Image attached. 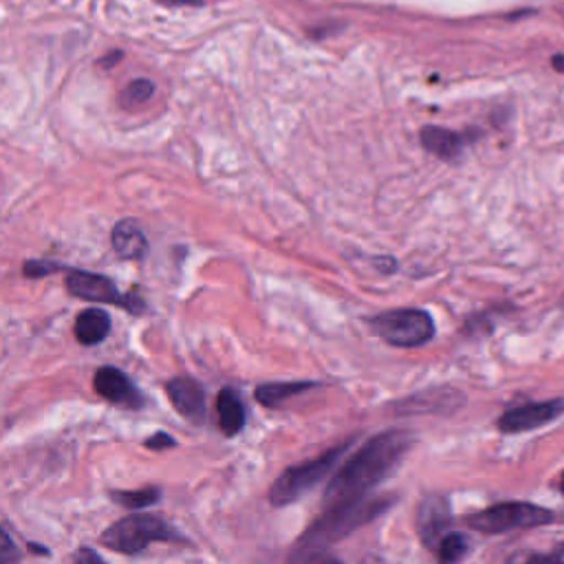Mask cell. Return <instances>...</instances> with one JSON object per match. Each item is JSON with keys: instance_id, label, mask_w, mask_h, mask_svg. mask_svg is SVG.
<instances>
[{"instance_id": "cell-7", "label": "cell", "mask_w": 564, "mask_h": 564, "mask_svg": "<svg viewBox=\"0 0 564 564\" xmlns=\"http://www.w3.org/2000/svg\"><path fill=\"white\" fill-rule=\"evenodd\" d=\"M66 289L82 300L88 302H106V304H117L123 306L132 313L143 311V302H139L132 295H123L112 280L97 275V273H86V271H70L66 275Z\"/></svg>"}, {"instance_id": "cell-17", "label": "cell", "mask_w": 564, "mask_h": 564, "mask_svg": "<svg viewBox=\"0 0 564 564\" xmlns=\"http://www.w3.org/2000/svg\"><path fill=\"white\" fill-rule=\"evenodd\" d=\"M469 551V542L460 531H449L441 544L436 546V555L441 564H458Z\"/></svg>"}, {"instance_id": "cell-2", "label": "cell", "mask_w": 564, "mask_h": 564, "mask_svg": "<svg viewBox=\"0 0 564 564\" xmlns=\"http://www.w3.org/2000/svg\"><path fill=\"white\" fill-rule=\"evenodd\" d=\"M394 502V496H361L355 500L333 505L315 522H311V527L295 540V544L289 551L286 564H308L317 555L328 553V549L335 542L344 540L355 529L379 518Z\"/></svg>"}, {"instance_id": "cell-6", "label": "cell", "mask_w": 564, "mask_h": 564, "mask_svg": "<svg viewBox=\"0 0 564 564\" xmlns=\"http://www.w3.org/2000/svg\"><path fill=\"white\" fill-rule=\"evenodd\" d=\"M370 328L390 346L414 348L434 337V322L421 308H394L379 313L370 319Z\"/></svg>"}, {"instance_id": "cell-11", "label": "cell", "mask_w": 564, "mask_h": 564, "mask_svg": "<svg viewBox=\"0 0 564 564\" xmlns=\"http://www.w3.org/2000/svg\"><path fill=\"white\" fill-rule=\"evenodd\" d=\"M165 390L170 403L183 419L192 423H200L205 419V392L200 383H196L189 377H174L167 381Z\"/></svg>"}, {"instance_id": "cell-18", "label": "cell", "mask_w": 564, "mask_h": 564, "mask_svg": "<svg viewBox=\"0 0 564 564\" xmlns=\"http://www.w3.org/2000/svg\"><path fill=\"white\" fill-rule=\"evenodd\" d=\"M110 498H112V502H117L130 511H141V509L159 502L161 491L156 487H145V489H137V491H112Z\"/></svg>"}, {"instance_id": "cell-24", "label": "cell", "mask_w": 564, "mask_h": 564, "mask_svg": "<svg viewBox=\"0 0 564 564\" xmlns=\"http://www.w3.org/2000/svg\"><path fill=\"white\" fill-rule=\"evenodd\" d=\"M55 269V264H42V262H26L24 264V273L29 275V278H33V275H46L48 271H53Z\"/></svg>"}, {"instance_id": "cell-20", "label": "cell", "mask_w": 564, "mask_h": 564, "mask_svg": "<svg viewBox=\"0 0 564 564\" xmlns=\"http://www.w3.org/2000/svg\"><path fill=\"white\" fill-rule=\"evenodd\" d=\"M152 93H154V84L150 82V79H132L128 86H126V90L121 93V104H126L128 108H132V106H139V104H143L148 97H152Z\"/></svg>"}, {"instance_id": "cell-14", "label": "cell", "mask_w": 564, "mask_h": 564, "mask_svg": "<svg viewBox=\"0 0 564 564\" xmlns=\"http://www.w3.org/2000/svg\"><path fill=\"white\" fill-rule=\"evenodd\" d=\"M112 249L121 258H141L148 251V238L134 220H119L112 229Z\"/></svg>"}, {"instance_id": "cell-12", "label": "cell", "mask_w": 564, "mask_h": 564, "mask_svg": "<svg viewBox=\"0 0 564 564\" xmlns=\"http://www.w3.org/2000/svg\"><path fill=\"white\" fill-rule=\"evenodd\" d=\"M216 412H218V425L225 436H236L245 427L247 410H245V401L236 388H223L218 392Z\"/></svg>"}, {"instance_id": "cell-5", "label": "cell", "mask_w": 564, "mask_h": 564, "mask_svg": "<svg viewBox=\"0 0 564 564\" xmlns=\"http://www.w3.org/2000/svg\"><path fill=\"white\" fill-rule=\"evenodd\" d=\"M348 447H350V441H344L341 445H335L306 463L286 467L273 480V485L269 489V502L273 507H286V505L300 500L304 494H308L317 482H322L333 471L335 463L346 454Z\"/></svg>"}, {"instance_id": "cell-23", "label": "cell", "mask_w": 564, "mask_h": 564, "mask_svg": "<svg viewBox=\"0 0 564 564\" xmlns=\"http://www.w3.org/2000/svg\"><path fill=\"white\" fill-rule=\"evenodd\" d=\"M143 445H145L148 449H165V447H174L176 441H174L170 434H165V432H156V434L148 436Z\"/></svg>"}, {"instance_id": "cell-3", "label": "cell", "mask_w": 564, "mask_h": 564, "mask_svg": "<svg viewBox=\"0 0 564 564\" xmlns=\"http://www.w3.org/2000/svg\"><path fill=\"white\" fill-rule=\"evenodd\" d=\"M101 542L117 553H139L152 542H187L172 524L152 513L134 511L112 522L104 533Z\"/></svg>"}, {"instance_id": "cell-26", "label": "cell", "mask_w": 564, "mask_h": 564, "mask_svg": "<svg viewBox=\"0 0 564 564\" xmlns=\"http://www.w3.org/2000/svg\"><path fill=\"white\" fill-rule=\"evenodd\" d=\"M557 487H560V491L564 494V471L560 474V480H557Z\"/></svg>"}, {"instance_id": "cell-16", "label": "cell", "mask_w": 564, "mask_h": 564, "mask_svg": "<svg viewBox=\"0 0 564 564\" xmlns=\"http://www.w3.org/2000/svg\"><path fill=\"white\" fill-rule=\"evenodd\" d=\"M315 381H282V383H262L256 388L253 397L258 403L267 405V408H278L280 403H284L286 399L302 394L311 388H315Z\"/></svg>"}, {"instance_id": "cell-21", "label": "cell", "mask_w": 564, "mask_h": 564, "mask_svg": "<svg viewBox=\"0 0 564 564\" xmlns=\"http://www.w3.org/2000/svg\"><path fill=\"white\" fill-rule=\"evenodd\" d=\"M18 560H20V553H18V549H15V544H13L11 535H9V531L4 529V531H2V553H0V564H18Z\"/></svg>"}, {"instance_id": "cell-4", "label": "cell", "mask_w": 564, "mask_h": 564, "mask_svg": "<svg viewBox=\"0 0 564 564\" xmlns=\"http://www.w3.org/2000/svg\"><path fill=\"white\" fill-rule=\"evenodd\" d=\"M555 520V513L546 507H540L535 502L527 500H505L489 505L485 509H478L474 513H467L463 522L487 535H498V533H509L516 529H533V527H544Z\"/></svg>"}, {"instance_id": "cell-19", "label": "cell", "mask_w": 564, "mask_h": 564, "mask_svg": "<svg viewBox=\"0 0 564 564\" xmlns=\"http://www.w3.org/2000/svg\"><path fill=\"white\" fill-rule=\"evenodd\" d=\"M507 564H564V551H533V549H520L509 555Z\"/></svg>"}, {"instance_id": "cell-15", "label": "cell", "mask_w": 564, "mask_h": 564, "mask_svg": "<svg viewBox=\"0 0 564 564\" xmlns=\"http://www.w3.org/2000/svg\"><path fill=\"white\" fill-rule=\"evenodd\" d=\"M75 339L84 346H95L110 333V317L101 308H86L75 319Z\"/></svg>"}, {"instance_id": "cell-25", "label": "cell", "mask_w": 564, "mask_h": 564, "mask_svg": "<svg viewBox=\"0 0 564 564\" xmlns=\"http://www.w3.org/2000/svg\"><path fill=\"white\" fill-rule=\"evenodd\" d=\"M308 564H341L337 557H333V555H328V553H324V555H317L315 560H311Z\"/></svg>"}, {"instance_id": "cell-9", "label": "cell", "mask_w": 564, "mask_h": 564, "mask_svg": "<svg viewBox=\"0 0 564 564\" xmlns=\"http://www.w3.org/2000/svg\"><path fill=\"white\" fill-rule=\"evenodd\" d=\"M416 531L421 542L436 551L441 540L452 531V509L445 496H425L416 509Z\"/></svg>"}, {"instance_id": "cell-13", "label": "cell", "mask_w": 564, "mask_h": 564, "mask_svg": "<svg viewBox=\"0 0 564 564\" xmlns=\"http://www.w3.org/2000/svg\"><path fill=\"white\" fill-rule=\"evenodd\" d=\"M421 143L425 145V150H430L434 156L443 159V161H454L465 145V137L447 130V128H438V126H425L421 130Z\"/></svg>"}, {"instance_id": "cell-8", "label": "cell", "mask_w": 564, "mask_h": 564, "mask_svg": "<svg viewBox=\"0 0 564 564\" xmlns=\"http://www.w3.org/2000/svg\"><path fill=\"white\" fill-rule=\"evenodd\" d=\"M562 414H564V399H546V401L522 403L505 410L498 416L496 425L502 434H520V432L542 427Z\"/></svg>"}, {"instance_id": "cell-10", "label": "cell", "mask_w": 564, "mask_h": 564, "mask_svg": "<svg viewBox=\"0 0 564 564\" xmlns=\"http://www.w3.org/2000/svg\"><path fill=\"white\" fill-rule=\"evenodd\" d=\"M93 386L97 390L99 397H104L106 401L121 405V408H130V410H139L143 405V397L137 390V386L130 381L128 375H123L119 368L115 366H104L95 372Z\"/></svg>"}, {"instance_id": "cell-1", "label": "cell", "mask_w": 564, "mask_h": 564, "mask_svg": "<svg viewBox=\"0 0 564 564\" xmlns=\"http://www.w3.org/2000/svg\"><path fill=\"white\" fill-rule=\"evenodd\" d=\"M414 434L408 430H386L366 441L328 480L324 505L333 507L346 500L368 496L410 452Z\"/></svg>"}, {"instance_id": "cell-22", "label": "cell", "mask_w": 564, "mask_h": 564, "mask_svg": "<svg viewBox=\"0 0 564 564\" xmlns=\"http://www.w3.org/2000/svg\"><path fill=\"white\" fill-rule=\"evenodd\" d=\"M73 564H106V562L101 560V555L95 549L82 546L73 553Z\"/></svg>"}]
</instances>
